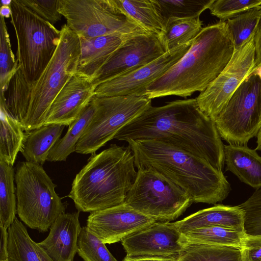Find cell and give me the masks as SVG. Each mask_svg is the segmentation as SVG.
<instances>
[{
	"mask_svg": "<svg viewBox=\"0 0 261 261\" xmlns=\"http://www.w3.org/2000/svg\"><path fill=\"white\" fill-rule=\"evenodd\" d=\"M60 31V41L51 59L33 84L29 108L21 124L26 132L44 125L54 100L77 73L81 51L80 37L66 24Z\"/></svg>",
	"mask_w": 261,
	"mask_h": 261,
	"instance_id": "5",
	"label": "cell"
},
{
	"mask_svg": "<svg viewBox=\"0 0 261 261\" xmlns=\"http://www.w3.org/2000/svg\"><path fill=\"white\" fill-rule=\"evenodd\" d=\"M226 170L256 189L261 187V156L247 145H224Z\"/></svg>",
	"mask_w": 261,
	"mask_h": 261,
	"instance_id": "21",
	"label": "cell"
},
{
	"mask_svg": "<svg viewBox=\"0 0 261 261\" xmlns=\"http://www.w3.org/2000/svg\"><path fill=\"white\" fill-rule=\"evenodd\" d=\"M9 6L11 22L17 38L18 65L28 81L33 84L51 59L61 31L20 0L11 1Z\"/></svg>",
	"mask_w": 261,
	"mask_h": 261,
	"instance_id": "7",
	"label": "cell"
},
{
	"mask_svg": "<svg viewBox=\"0 0 261 261\" xmlns=\"http://www.w3.org/2000/svg\"><path fill=\"white\" fill-rule=\"evenodd\" d=\"M40 17L54 24L62 15L58 11L59 0H20Z\"/></svg>",
	"mask_w": 261,
	"mask_h": 261,
	"instance_id": "38",
	"label": "cell"
},
{
	"mask_svg": "<svg viewBox=\"0 0 261 261\" xmlns=\"http://www.w3.org/2000/svg\"><path fill=\"white\" fill-rule=\"evenodd\" d=\"M135 36L114 34L91 38L79 37L81 51L77 72L93 79L115 50Z\"/></svg>",
	"mask_w": 261,
	"mask_h": 261,
	"instance_id": "20",
	"label": "cell"
},
{
	"mask_svg": "<svg viewBox=\"0 0 261 261\" xmlns=\"http://www.w3.org/2000/svg\"><path fill=\"white\" fill-rule=\"evenodd\" d=\"M126 256L177 257L186 244L173 222L156 221L121 241Z\"/></svg>",
	"mask_w": 261,
	"mask_h": 261,
	"instance_id": "16",
	"label": "cell"
},
{
	"mask_svg": "<svg viewBox=\"0 0 261 261\" xmlns=\"http://www.w3.org/2000/svg\"><path fill=\"white\" fill-rule=\"evenodd\" d=\"M80 212L61 215L50 228L47 238L38 243L55 261H73L81 230Z\"/></svg>",
	"mask_w": 261,
	"mask_h": 261,
	"instance_id": "18",
	"label": "cell"
},
{
	"mask_svg": "<svg viewBox=\"0 0 261 261\" xmlns=\"http://www.w3.org/2000/svg\"><path fill=\"white\" fill-rule=\"evenodd\" d=\"M105 244L84 226L79 236L77 253L84 261H118Z\"/></svg>",
	"mask_w": 261,
	"mask_h": 261,
	"instance_id": "35",
	"label": "cell"
},
{
	"mask_svg": "<svg viewBox=\"0 0 261 261\" xmlns=\"http://www.w3.org/2000/svg\"><path fill=\"white\" fill-rule=\"evenodd\" d=\"M14 169L0 160V226L8 229L17 213Z\"/></svg>",
	"mask_w": 261,
	"mask_h": 261,
	"instance_id": "30",
	"label": "cell"
},
{
	"mask_svg": "<svg viewBox=\"0 0 261 261\" xmlns=\"http://www.w3.org/2000/svg\"><path fill=\"white\" fill-rule=\"evenodd\" d=\"M173 223L181 233L209 226H219L245 232L244 213L239 205L215 204Z\"/></svg>",
	"mask_w": 261,
	"mask_h": 261,
	"instance_id": "19",
	"label": "cell"
},
{
	"mask_svg": "<svg viewBox=\"0 0 261 261\" xmlns=\"http://www.w3.org/2000/svg\"><path fill=\"white\" fill-rule=\"evenodd\" d=\"M137 174L124 203L157 221L170 222L193 203L180 187L156 171L137 169Z\"/></svg>",
	"mask_w": 261,
	"mask_h": 261,
	"instance_id": "9",
	"label": "cell"
},
{
	"mask_svg": "<svg viewBox=\"0 0 261 261\" xmlns=\"http://www.w3.org/2000/svg\"><path fill=\"white\" fill-rule=\"evenodd\" d=\"M94 112V107L91 100L78 118L69 125L65 135L59 139L51 148L47 161H66L68 156L75 151L76 144L90 121Z\"/></svg>",
	"mask_w": 261,
	"mask_h": 261,
	"instance_id": "26",
	"label": "cell"
},
{
	"mask_svg": "<svg viewBox=\"0 0 261 261\" xmlns=\"http://www.w3.org/2000/svg\"><path fill=\"white\" fill-rule=\"evenodd\" d=\"M253 72L259 76L261 79V65L256 67Z\"/></svg>",
	"mask_w": 261,
	"mask_h": 261,
	"instance_id": "46",
	"label": "cell"
},
{
	"mask_svg": "<svg viewBox=\"0 0 261 261\" xmlns=\"http://www.w3.org/2000/svg\"><path fill=\"white\" fill-rule=\"evenodd\" d=\"M257 147L255 148L256 150L261 151V127L259 129L257 134Z\"/></svg>",
	"mask_w": 261,
	"mask_h": 261,
	"instance_id": "45",
	"label": "cell"
},
{
	"mask_svg": "<svg viewBox=\"0 0 261 261\" xmlns=\"http://www.w3.org/2000/svg\"><path fill=\"white\" fill-rule=\"evenodd\" d=\"M260 6L251 8L226 21L234 49L241 47L255 33L261 19Z\"/></svg>",
	"mask_w": 261,
	"mask_h": 261,
	"instance_id": "33",
	"label": "cell"
},
{
	"mask_svg": "<svg viewBox=\"0 0 261 261\" xmlns=\"http://www.w3.org/2000/svg\"><path fill=\"white\" fill-rule=\"evenodd\" d=\"M215 0H154L166 23L171 19L199 18Z\"/></svg>",
	"mask_w": 261,
	"mask_h": 261,
	"instance_id": "32",
	"label": "cell"
},
{
	"mask_svg": "<svg viewBox=\"0 0 261 261\" xmlns=\"http://www.w3.org/2000/svg\"><path fill=\"white\" fill-rule=\"evenodd\" d=\"M1 231V248L0 261H8V229L0 226Z\"/></svg>",
	"mask_w": 261,
	"mask_h": 261,
	"instance_id": "41",
	"label": "cell"
},
{
	"mask_svg": "<svg viewBox=\"0 0 261 261\" xmlns=\"http://www.w3.org/2000/svg\"><path fill=\"white\" fill-rule=\"evenodd\" d=\"M116 6L149 33L160 36L166 22L154 0H114Z\"/></svg>",
	"mask_w": 261,
	"mask_h": 261,
	"instance_id": "24",
	"label": "cell"
},
{
	"mask_svg": "<svg viewBox=\"0 0 261 261\" xmlns=\"http://www.w3.org/2000/svg\"><path fill=\"white\" fill-rule=\"evenodd\" d=\"M256 67L261 65V19L256 28L254 36Z\"/></svg>",
	"mask_w": 261,
	"mask_h": 261,
	"instance_id": "40",
	"label": "cell"
},
{
	"mask_svg": "<svg viewBox=\"0 0 261 261\" xmlns=\"http://www.w3.org/2000/svg\"><path fill=\"white\" fill-rule=\"evenodd\" d=\"M254 35L234 50L225 68L196 98L200 109L214 121L241 83L255 70Z\"/></svg>",
	"mask_w": 261,
	"mask_h": 261,
	"instance_id": "12",
	"label": "cell"
},
{
	"mask_svg": "<svg viewBox=\"0 0 261 261\" xmlns=\"http://www.w3.org/2000/svg\"><path fill=\"white\" fill-rule=\"evenodd\" d=\"M157 221L124 203L90 213L87 228L105 244L120 242Z\"/></svg>",
	"mask_w": 261,
	"mask_h": 261,
	"instance_id": "15",
	"label": "cell"
},
{
	"mask_svg": "<svg viewBox=\"0 0 261 261\" xmlns=\"http://www.w3.org/2000/svg\"><path fill=\"white\" fill-rule=\"evenodd\" d=\"M34 242L16 217L8 228V261H40Z\"/></svg>",
	"mask_w": 261,
	"mask_h": 261,
	"instance_id": "29",
	"label": "cell"
},
{
	"mask_svg": "<svg viewBox=\"0 0 261 261\" xmlns=\"http://www.w3.org/2000/svg\"><path fill=\"white\" fill-rule=\"evenodd\" d=\"M32 86L19 65L7 85L4 94L5 102L0 101L8 114L21 124L29 108Z\"/></svg>",
	"mask_w": 261,
	"mask_h": 261,
	"instance_id": "23",
	"label": "cell"
},
{
	"mask_svg": "<svg viewBox=\"0 0 261 261\" xmlns=\"http://www.w3.org/2000/svg\"><path fill=\"white\" fill-rule=\"evenodd\" d=\"M96 87L92 78L75 73L54 100L44 125H71L94 96Z\"/></svg>",
	"mask_w": 261,
	"mask_h": 261,
	"instance_id": "17",
	"label": "cell"
},
{
	"mask_svg": "<svg viewBox=\"0 0 261 261\" xmlns=\"http://www.w3.org/2000/svg\"><path fill=\"white\" fill-rule=\"evenodd\" d=\"M215 123L229 145L246 146L261 127V79L254 72L234 92Z\"/></svg>",
	"mask_w": 261,
	"mask_h": 261,
	"instance_id": "11",
	"label": "cell"
},
{
	"mask_svg": "<svg viewBox=\"0 0 261 261\" xmlns=\"http://www.w3.org/2000/svg\"><path fill=\"white\" fill-rule=\"evenodd\" d=\"M58 11L79 37L151 33L121 10L114 0H59Z\"/></svg>",
	"mask_w": 261,
	"mask_h": 261,
	"instance_id": "8",
	"label": "cell"
},
{
	"mask_svg": "<svg viewBox=\"0 0 261 261\" xmlns=\"http://www.w3.org/2000/svg\"><path fill=\"white\" fill-rule=\"evenodd\" d=\"M246 232L219 226L198 228L182 233L186 244L228 246L242 248Z\"/></svg>",
	"mask_w": 261,
	"mask_h": 261,
	"instance_id": "28",
	"label": "cell"
},
{
	"mask_svg": "<svg viewBox=\"0 0 261 261\" xmlns=\"http://www.w3.org/2000/svg\"><path fill=\"white\" fill-rule=\"evenodd\" d=\"M0 16V100H5L4 94L7 85L19 65L11 49L5 18Z\"/></svg>",
	"mask_w": 261,
	"mask_h": 261,
	"instance_id": "34",
	"label": "cell"
},
{
	"mask_svg": "<svg viewBox=\"0 0 261 261\" xmlns=\"http://www.w3.org/2000/svg\"><path fill=\"white\" fill-rule=\"evenodd\" d=\"M234 50L226 21L203 28L184 56L148 87L146 96L187 98L203 91L225 68Z\"/></svg>",
	"mask_w": 261,
	"mask_h": 261,
	"instance_id": "3",
	"label": "cell"
},
{
	"mask_svg": "<svg viewBox=\"0 0 261 261\" xmlns=\"http://www.w3.org/2000/svg\"><path fill=\"white\" fill-rule=\"evenodd\" d=\"M178 261H242L241 249L228 246L186 244Z\"/></svg>",
	"mask_w": 261,
	"mask_h": 261,
	"instance_id": "31",
	"label": "cell"
},
{
	"mask_svg": "<svg viewBox=\"0 0 261 261\" xmlns=\"http://www.w3.org/2000/svg\"><path fill=\"white\" fill-rule=\"evenodd\" d=\"M93 115L78 141L75 152L94 154L123 127L151 106L146 96H94Z\"/></svg>",
	"mask_w": 261,
	"mask_h": 261,
	"instance_id": "10",
	"label": "cell"
},
{
	"mask_svg": "<svg viewBox=\"0 0 261 261\" xmlns=\"http://www.w3.org/2000/svg\"><path fill=\"white\" fill-rule=\"evenodd\" d=\"M114 139L163 141L205 160L219 171L225 163L224 145L215 122L200 109L196 98L151 106L119 130Z\"/></svg>",
	"mask_w": 261,
	"mask_h": 261,
	"instance_id": "1",
	"label": "cell"
},
{
	"mask_svg": "<svg viewBox=\"0 0 261 261\" xmlns=\"http://www.w3.org/2000/svg\"><path fill=\"white\" fill-rule=\"evenodd\" d=\"M123 261H178L177 257H161L153 256L129 257L126 255Z\"/></svg>",
	"mask_w": 261,
	"mask_h": 261,
	"instance_id": "42",
	"label": "cell"
},
{
	"mask_svg": "<svg viewBox=\"0 0 261 261\" xmlns=\"http://www.w3.org/2000/svg\"><path fill=\"white\" fill-rule=\"evenodd\" d=\"M137 169L148 168L180 187L193 202L216 204L231 188L222 171L205 160L155 139L128 140Z\"/></svg>",
	"mask_w": 261,
	"mask_h": 261,
	"instance_id": "2",
	"label": "cell"
},
{
	"mask_svg": "<svg viewBox=\"0 0 261 261\" xmlns=\"http://www.w3.org/2000/svg\"><path fill=\"white\" fill-rule=\"evenodd\" d=\"M192 43L167 52L144 66L99 84L95 89L94 96H146L148 87L177 62Z\"/></svg>",
	"mask_w": 261,
	"mask_h": 261,
	"instance_id": "14",
	"label": "cell"
},
{
	"mask_svg": "<svg viewBox=\"0 0 261 261\" xmlns=\"http://www.w3.org/2000/svg\"><path fill=\"white\" fill-rule=\"evenodd\" d=\"M239 206L244 213L245 232L261 234V187Z\"/></svg>",
	"mask_w": 261,
	"mask_h": 261,
	"instance_id": "37",
	"label": "cell"
},
{
	"mask_svg": "<svg viewBox=\"0 0 261 261\" xmlns=\"http://www.w3.org/2000/svg\"><path fill=\"white\" fill-rule=\"evenodd\" d=\"M129 145L111 144L93 154L76 175L68 195L79 212L92 213L124 203L137 174Z\"/></svg>",
	"mask_w": 261,
	"mask_h": 261,
	"instance_id": "4",
	"label": "cell"
},
{
	"mask_svg": "<svg viewBox=\"0 0 261 261\" xmlns=\"http://www.w3.org/2000/svg\"><path fill=\"white\" fill-rule=\"evenodd\" d=\"M11 1H1V6H10Z\"/></svg>",
	"mask_w": 261,
	"mask_h": 261,
	"instance_id": "47",
	"label": "cell"
},
{
	"mask_svg": "<svg viewBox=\"0 0 261 261\" xmlns=\"http://www.w3.org/2000/svg\"><path fill=\"white\" fill-rule=\"evenodd\" d=\"M17 214L31 229L47 231L65 213L66 205L55 191V184L42 166L18 162L15 173Z\"/></svg>",
	"mask_w": 261,
	"mask_h": 261,
	"instance_id": "6",
	"label": "cell"
},
{
	"mask_svg": "<svg viewBox=\"0 0 261 261\" xmlns=\"http://www.w3.org/2000/svg\"><path fill=\"white\" fill-rule=\"evenodd\" d=\"M0 15L5 18L11 17V9L9 6H1L0 9Z\"/></svg>",
	"mask_w": 261,
	"mask_h": 261,
	"instance_id": "44",
	"label": "cell"
},
{
	"mask_svg": "<svg viewBox=\"0 0 261 261\" xmlns=\"http://www.w3.org/2000/svg\"><path fill=\"white\" fill-rule=\"evenodd\" d=\"M165 53L159 35L149 33L133 36L115 50L95 73L93 82L97 87L103 82L144 66Z\"/></svg>",
	"mask_w": 261,
	"mask_h": 261,
	"instance_id": "13",
	"label": "cell"
},
{
	"mask_svg": "<svg viewBox=\"0 0 261 261\" xmlns=\"http://www.w3.org/2000/svg\"><path fill=\"white\" fill-rule=\"evenodd\" d=\"M65 126L45 124L25 134L21 152L27 162L42 166L59 139Z\"/></svg>",
	"mask_w": 261,
	"mask_h": 261,
	"instance_id": "22",
	"label": "cell"
},
{
	"mask_svg": "<svg viewBox=\"0 0 261 261\" xmlns=\"http://www.w3.org/2000/svg\"><path fill=\"white\" fill-rule=\"evenodd\" d=\"M0 121V160L13 166L22 149L25 134L21 123L9 115L2 104Z\"/></svg>",
	"mask_w": 261,
	"mask_h": 261,
	"instance_id": "25",
	"label": "cell"
},
{
	"mask_svg": "<svg viewBox=\"0 0 261 261\" xmlns=\"http://www.w3.org/2000/svg\"><path fill=\"white\" fill-rule=\"evenodd\" d=\"M260 5L261 0H215L209 9L211 15L226 21Z\"/></svg>",
	"mask_w": 261,
	"mask_h": 261,
	"instance_id": "36",
	"label": "cell"
},
{
	"mask_svg": "<svg viewBox=\"0 0 261 261\" xmlns=\"http://www.w3.org/2000/svg\"><path fill=\"white\" fill-rule=\"evenodd\" d=\"M202 25L199 18L168 20L160 36L166 53L192 42L203 29Z\"/></svg>",
	"mask_w": 261,
	"mask_h": 261,
	"instance_id": "27",
	"label": "cell"
},
{
	"mask_svg": "<svg viewBox=\"0 0 261 261\" xmlns=\"http://www.w3.org/2000/svg\"><path fill=\"white\" fill-rule=\"evenodd\" d=\"M241 254L242 261H261V234L246 233Z\"/></svg>",
	"mask_w": 261,
	"mask_h": 261,
	"instance_id": "39",
	"label": "cell"
},
{
	"mask_svg": "<svg viewBox=\"0 0 261 261\" xmlns=\"http://www.w3.org/2000/svg\"><path fill=\"white\" fill-rule=\"evenodd\" d=\"M34 245L38 254L40 261H55L40 246L38 243L35 242Z\"/></svg>",
	"mask_w": 261,
	"mask_h": 261,
	"instance_id": "43",
	"label": "cell"
}]
</instances>
